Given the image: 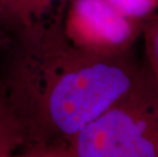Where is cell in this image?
<instances>
[{
    "label": "cell",
    "mask_w": 158,
    "mask_h": 157,
    "mask_svg": "<svg viewBox=\"0 0 158 157\" xmlns=\"http://www.w3.org/2000/svg\"><path fill=\"white\" fill-rule=\"evenodd\" d=\"M143 27V22L124 16L107 0L73 1L70 29L86 51L104 54L124 52Z\"/></svg>",
    "instance_id": "3957f363"
},
{
    "label": "cell",
    "mask_w": 158,
    "mask_h": 157,
    "mask_svg": "<svg viewBox=\"0 0 158 157\" xmlns=\"http://www.w3.org/2000/svg\"><path fill=\"white\" fill-rule=\"evenodd\" d=\"M142 32L145 38L147 68L158 86V12L144 23Z\"/></svg>",
    "instance_id": "5b68a950"
},
{
    "label": "cell",
    "mask_w": 158,
    "mask_h": 157,
    "mask_svg": "<svg viewBox=\"0 0 158 157\" xmlns=\"http://www.w3.org/2000/svg\"><path fill=\"white\" fill-rule=\"evenodd\" d=\"M82 55L78 64L56 82L48 100L53 123L73 137L126 95L146 72L124 52L84 50Z\"/></svg>",
    "instance_id": "6da1fadb"
},
{
    "label": "cell",
    "mask_w": 158,
    "mask_h": 157,
    "mask_svg": "<svg viewBox=\"0 0 158 157\" xmlns=\"http://www.w3.org/2000/svg\"><path fill=\"white\" fill-rule=\"evenodd\" d=\"M73 138L81 157H158V86L148 68L126 95Z\"/></svg>",
    "instance_id": "7a4b0ae2"
},
{
    "label": "cell",
    "mask_w": 158,
    "mask_h": 157,
    "mask_svg": "<svg viewBox=\"0 0 158 157\" xmlns=\"http://www.w3.org/2000/svg\"><path fill=\"white\" fill-rule=\"evenodd\" d=\"M122 14L145 23L158 12V0H107Z\"/></svg>",
    "instance_id": "277c9868"
}]
</instances>
